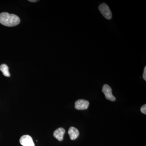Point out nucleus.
Masks as SVG:
<instances>
[{
  "label": "nucleus",
  "instance_id": "obj_3",
  "mask_svg": "<svg viewBox=\"0 0 146 146\" xmlns=\"http://www.w3.org/2000/svg\"><path fill=\"white\" fill-rule=\"evenodd\" d=\"M102 91L104 94L106 99L112 102L115 101L116 100L115 96L112 95V89L108 84H105L104 85Z\"/></svg>",
  "mask_w": 146,
  "mask_h": 146
},
{
  "label": "nucleus",
  "instance_id": "obj_9",
  "mask_svg": "<svg viewBox=\"0 0 146 146\" xmlns=\"http://www.w3.org/2000/svg\"><path fill=\"white\" fill-rule=\"evenodd\" d=\"M141 112L143 113V114L146 115V105L145 104L141 108Z\"/></svg>",
  "mask_w": 146,
  "mask_h": 146
},
{
  "label": "nucleus",
  "instance_id": "obj_7",
  "mask_svg": "<svg viewBox=\"0 0 146 146\" xmlns=\"http://www.w3.org/2000/svg\"><path fill=\"white\" fill-rule=\"evenodd\" d=\"M68 133L72 140H74L77 138L80 134L78 129L74 127H71L69 128Z\"/></svg>",
  "mask_w": 146,
  "mask_h": 146
},
{
  "label": "nucleus",
  "instance_id": "obj_11",
  "mask_svg": "<svg viewBox=\"0 0 146 146\" xmlns=\"http://www.w3.org/2000/svg\"><path fill=\"white\" fill-rule=\"evenodd\" d=\"M29 1L31 2H36L38 1H36V0H35V1H32V0H31V1Z\"/></svg>",
  "mask_w": 146,
  "mask_h": 146
},
{
  "label": "nucleus",
  "instance_id": "obj_8",
  "mask_svg": "<svg viewBox=\"0 0 146 146\" xmlns=\"http://www.w3.org/2000/svg\"><path fill=\"white\" fill-rule=\"evenodd\" d=\"M0 71L2 72L3 75L6 77H10V74L9 71V67L5 64L0 65Z\"/></svg>",
  "mask_w": 146,
  "mask_h": 146
},
{
  "label": "nucleus",
  "instance_id": "obj_1",
  "mask_svg": "<svg viewBox=\"0 0 146 146\" xmlns=\"http://www.w3.org/2000/svg\"><path fill=\"white\" fill-rule=\"evenodd\" d=\"M21 22L20 18L17 15L10 14L7 12L0 13V23L5 26H16Z\"/></svg>",
  "mask_w": 146,
  "mask_h": 146
},
{
  "label": "nucleus",
  "instance_id": "obj_10",
  "mask_svg": "<svg viewBox=\"0 0 146 146\" xmlns=\"http://www.w3.org/2000/svg\"><path fill=\"white\" fill-rule=\"evenodd\" d=\"M143 78L145 80V81L146 80V67H145L144 70V72L143 74Z\"/></svg>",
  "mask_w": 146,
  "mask_h": 146
},
{
  "label": "nucleus",
  "instance_id": "obj_6",
  "mask_svg": "<svg viewBox=\"0 0 146 146\" xmlns=\"http://www.w3.org/2000/svg\"><path fill=\"white\" fill-rule=\"evenodd\" d=\"M65 132V131L64 128L62 127L59 128L55 131L54 132V136L58 141H62L63 139V136Z\"/></svg>",
  "mask_w": 146,
  "mask_h": 146
},
{
  "label": "nucleus",
  "instance_id": "obj_5",
  "mask_svg": "<svg viewBox=\"0 0 146 146\" xmlns=\"http://www.w3.org/2000/svg\"><path fill=\"white\" fill-rule=\"evenodd\" d=\"M89 103L85 100H79L75 103V108L78 110H84L87 109L89 107Z\"/></svg>",
  "mask_w": 146,
  "mask_h": 146
},
{
  "label": "nucleus",
  "instance_id": "obj_2",
  "mask_svg": "<svg viewBox=\"0 0 146 146\" xmlns=\"http://www.w3.org/2000/svg\"><path fill=\"white\" fill-rule=\"evenodd\" d=\"M98 9L100 12L106 19L110 20L112 18V12L108 6L105 3H103L100 5Z\"/></svg>",
  "mask_w": 146,
  "mask_h": 146
},
{
  "label": "nucleus",
  "instance_id": "obj_4",
  "mask_svg": "<svg viewBox=\"0 0 146 146\" xmlns=\"http://www.w3.org/2000/svg\"><path fill=\"white\" fill-rule=\"evenodd\" d=\"M20 143L23 146H35L32 138L28 135L22 136L20 138Z\"/></svg>",
  "mask_w": 146,
  "mask_h": 146
}]
</instances>
